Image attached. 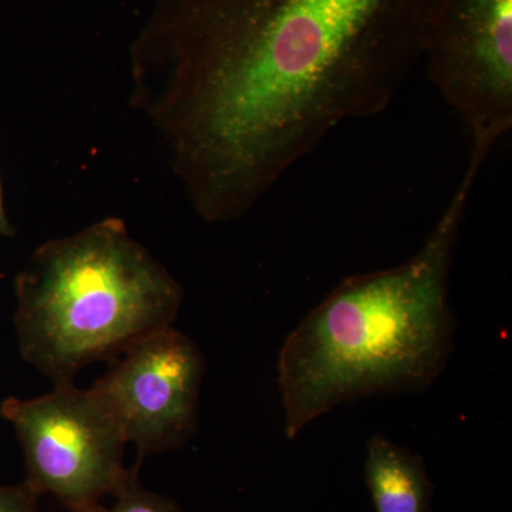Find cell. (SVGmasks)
<instances>
[{"label": "cell", "instance_id": "cell-3", "mask_svg": "<svg viewBox=\"0 0 512 512\" xmlns=\"http://www.w3.org/2000/svg\"><path fill=\"white\" fill-rule=\"evenodd\" d=\"M19 286L26 353L55 384L171 326L184 298L119 218L47 241Z\"/></svg>", "mask_w": 512, "mask_h": 512}, {"label": "cell", "instance_id": "cell-10", "mask_svg": "<svg viewBox=\"0 0 512 512\" xmlns=\"http://www.w3.org/2000/svg\"><path fill=\"white\" fill-rule=\"evenodd\" d=\"M9 231L10 227L8 221H6L5 210H3L2 187H0V232L8 234Z\"/></svg>", "mask_w": 512, "mask_h": 512}, {"label": "cell", "instance_id": "cell-5", "mask_svg": "<svg viewBox=\"0 0 512 512\" xmlns=\"http://www.w3.org/2000/svg\"><path fill=\"white\" fill-rule=\"evenodd\" d=\"M421 59L470 147L491 153L512 127V0H431Z\"/></svg>", "mask_w": 512, "mask_h": 512}, {"label": "cell", "instance_id": "cell-7", "mask_svg": "<svg viewBox=\"0 0 512 512\" xmlns=\"http://www.w3.org/2000/svg\"><path fill=\"white\" fill-rule=\"evenodd\" d=\"M365 478L376 512H430L433 484L423 457L382 434L367 441Z\"/></svg>", "mask_w": 512, "mask_h": 512}, {"label": "cell", "instance_id": "cell-8", "mask_svg": "<svg viewBox=\"0 0 512 512\" xmlns=\"http://www.w3.org/2000/svg\"><path fill=\"white\" fill-rule=\"evenodd\" d=\"M114 497L116 501L110 508H103L99 504L89 512H183L170 498L144 490L138 484L137 477Z\"/></svg>", "mask_w": 512, "mask_h": 512}, {"label": "cell", "instance_id": "cell-4", "mask_svg": "<svg viewBox=\"0 0 512 512\" xmlns=\"http://www.w3.org/2000/svg\"><path fill=\"white\" fill-rule=\"evenodd\" d=\"M6 414L25 447L29 480L36 495H55L72 512H89L116 495L134 477L123 464L124 439L93 389L56 384L29 402H10Z\"/></svg>", "mask_w": 512, "mask_h": 512}, {"label": "cell", "instance_id": "cell-1", "mask_svg": "<svg viewBox=\"0 0 512 512\" xmlns=\"http://www.w3.org/2000/svg\"><path fill=\"white\" fill-rule=\"evenodd\" d=\"M431 0H151L128 104L198 217L237 221L423 56Z\"/></svg>", "mask_w": 512, "mask_h": 512}, {"label": "cell", "instance_id": "cell-9", "mask_svg": "<svg viewBox=\"0 0 512 512\" xmlns=\"http://www.w3.org/2000/svg\"><path fill=\"white\" fill-rule=\"evenodd\" d=\"M36 497L28 485L20 488L0 487V512H36Z\"/></svg>", "mask_w": 512, "mask_h": 512}, {"label": "cell", "instance_id": "cell-6", "mask_svg": "<svg viewBox=\"0 0 512 512\" xmlns=\"http://www.w3.org/2000/svg\"><path fill=\"white\" fill-rule=\"evenodd\" d=\"M204 357L173 326L144 336L92 389L141 456L183 443L195 426Z\"/></svg>", "mask_w": 512, "mask_h": 512}, {"label": "cell", "instance_id": "cell-2", "mask_svg": "<svg viewBox=\"0 0 512 512\" xmlns=\"http://www.w3.org/2000/svg\"><path fill=\"white\" fill-rule=\"evenodd\" d=\"M488 157L470 148L466 171L417 254L393 268L343 279L289 333L278 357L289 440L335 407L379 394L424 392L444 372L456 333L451 266Z\"/></svg>", "mask_w": 512, "mask_h": 512}]
</instances>
